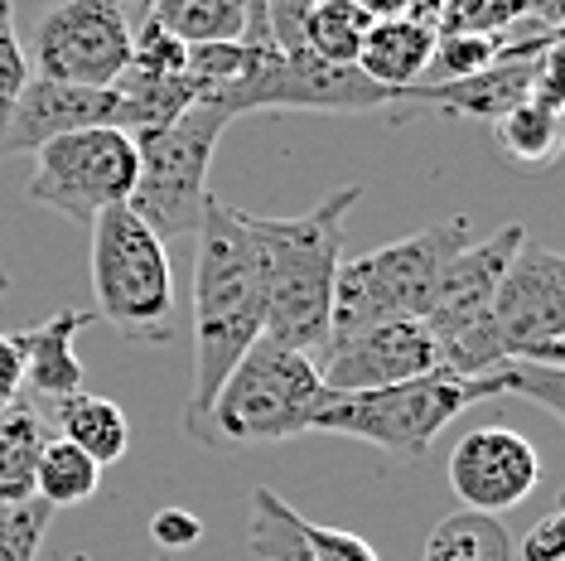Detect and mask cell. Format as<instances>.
Returning a JSON list of instances; mask_svg holds the SVG:
<instances>
[{
	"label": "cell",
	"instance_id": "cell-1",
	"mask_svg": "<svg viewBox=\"0 0 565 561\" xmlns=\"http://www.w3.org/2000/svg\"><path fill=\"white\" fill-rule=\"evenodd\" d=\"M194 257V392L184 402V431L203 445V421L237 359L266 335V252L252 233V213L209 194Z\"/></svg>",
	"mask_w": 565,
	"mask_h": 561
},
{
	"label": "cell",
	"instance_id": "cell-2",
	"mask_svg": "<svg viewBox=\"0 0 565 561\" xmlns=\"http://www.w3.org/2000/svg\"><path fill=\"white\" fill-rule=\"evenodd\" d=\"M493 398H526L542 406L546 416H565V373L546 363H518V359L488 368V373H449V368H435V373L396 382V388L329 398L310 431L367 441L387 455L420 461L430 451V441L459 412L493 402Z\"/></svg>",
	"mask_w": 565,
	"mask_h": 561
},
{
	"label": "cell",
	"instance_id": "cell-3",
	"mask_svg": "<svg viewBox=\"0 0 565 561\" xmlns=\"http://www.w3.org/2000/svg\"><path fill=\"white\" fill-rule=\"evenodd\" d=\"M363 199V184H343L324 194L300 219H256L252 233L266 252V335L280 349L310 353L319 363L329 349L333 280L343 266V219Z\"/></svg>",
	"mask_w": 565,
	"mask_h": 561
},
{
	"label": "cell",
	"instance_id": "cell-4",
	"mask_svg": "<svg viewBox=\"0 0 565 561\" xmlns=\"http://www.w3.org/2000/svg\"><path fill=\"white\" fill-rule=\"evenodd\" d=\"M469 237V219H449L420 227L411 237H396L377 252L343 262L333 280V310H329V343H343L372 325L392 320H426L440 272L449 266Z\"/></svg>",
	"mask_w": 565,
	"mask_h": 561
},
{
	"label": "cell",
	"instance_id": "cell-5",
	"mask_svg": "<svg viewBox=\"0 0 565 561\" xmlns=\"http://www.w3.org/2000/svg\"><path fill=\"white\" fill-rule=\"evenodd\" d=\"M324 402L329 388L310 353L256 339L217 388L203 421V445H271L305 436Z\"/></svg>",
	"mask_w": 565,
	"mask_h": 561
},
{
	"label": "cell",
	"instance_id": "cell-6",
	"mask_svg": "<svg viewBox=\"0 0 565 561\" xmlns=\"http://www.w3.org/2000/svg\"><path fill=\"white\" fill-rule=\"evenodd\" d=\"M93 296L97 320L140 343L174 339V276L164 237L126 203L93 219Z\"/></svg>",
	"mask_w": 565,
	"mask_h": 561
},
{
	"label": "cell",
	"instance_id": "cell-7",
	"mask_svg": "<svg viewBox=\"0 0 565 561\" xmlns=\"http://www.w3.org/2000/svg\"><path fill=\"white\" fill-rule=\"evenodd\" d=\"M233 126L227 112L194 102L184 117H174L160 131H140L136 140V189L126 209L156 237H194L203 203H209V165L223 131Z\"/></svg>",
	"mask_w": 565,
	"mask_h": 561
},
{
	"label": "cell",
	"instance_id": "cell-8",
	"mask_svg": "<svg viewBox=\"0 0 565 561\" xmlns=\"http://www.w3.org/2000/svg\"><path fill=\"white\" fill-rule=\"evenodd\" d=\"M522 237L526 227L508 223L493 237L465 242L440 272V286H435V300L420 325L430 329L435 349H440V368H449V373H488V368L508 363L498 353L488 315H493L498 280H503L512 252L522 247Z\"/></svg>",
	"mask_w": 565,
	"mask_h": 561
},
{
	"label": "cell",
	"instance_id": "cell-9",
	"mask_svg": "<svg viewBox=\"0 0 565 561\" xmlns=\"http://www.w3.org/2000/svg\"><path fill=\"white\" fill-rule=\"evenodd\" d=\"M136 140L117 126H87L68 131L34 150V170L24 184V199L34 209H49L58 219L93 227L97 213L117 209L136 189Z\"/></svg>",
	"mask_w": 565,
	"mask_h": 561
},
{
	"label": "cell",
	"instance_id": "cell-10",
	"mask_svg": "<svg viewBox=\"0 0 565 561\" xmlns=\"http://www.w3.org/2000/svg\"><path fill=\"white\" fill-rule=\"evenodd\" d=\"M493 339L503 359L561 368L565 359V262L561 252L522 237L493 296Z\"/></svg>",
	"mask_w": 565,
	"mask_h": 561
},
{
	"label": "cell",
	"instance_id": "cell-11",
	"mask_svg": "<svg viewBox=\"0 0 565 561\" xmlns=\"http://www.w3.org/2000/svg\"><path fill=\"white\" fill-rule=\"evenodd\" d=\"M34 78L111 87L131 63V24L117 0H58L30 40Z\"/></svg>",
	"mask_w": 565,
	"mask_h": 561
},
{
	"label": "cell",
	"instance_id": "cell-12",
	"mask_svg": "<svg viewBox=\"0 0 565 561\" xmlns=\"http://www.w3.org/2000/svg\"><path fill=\"white\" fill-rule=\"evenodd\" d=\"M542 484V455L512 426H473L449 451V489L473 514L503 518Z\"/></svg>",
	"mask_w": 565,
	"mask_h": 561
},
{
	"label": "cell",
	"instance_id": "cell-13",
	"mask_svg": "<svg viewBox=\"0 0 565 561\" xmlns=\"http://www.w3.org/2000/svg\"><path fill=\"white\" fill-rule=\"evenodd\" d=\"M435 368H440V349H435L430 329L420 320H392L343 343H329L319 359V378H324L329 398H349V392H377L426 378Z\"/></svg>",
	"mask_w": 565,
	"mask_h": 561
},
{
	"label": "cell",
	"instance_id": "cell-14",
	"mask_svg": "<svg viewBox=\"0 0 565 561\" xmlns=\"http://www.w3.org/2000/svg\"><path fill=\"white\" fill-rule=\"evenodd\" d=\"M87 126H117V93L111 87L49 83L30 73V83L6 117V131H0V160L20 156V150H40L68 131H87Z\"/></svg>",
	"mask_w": 565,
	"mask_h": 561
},
{
	"label": "cell",
	"instance_id": "cell-15",
	"mask_svg": "<svg viewBox=\"0 0 565 561\" xmlns=\"http://www.w3.org/2000/svg\"><path fill=\"white\" fill-rule=\"evenodd\" d=\"M556 54H561V44L546 49V54H532V59H498V63H488L483 73L459 78V83H411L402 93V117L416 107H426V112H440V117L498 121L536 93L546 63Z\"/></svg>",
	"mask_w": 565,
	"mask_h": 561
},
{
	"label": "cell",
	"instance_id": "cell-16",
	"mask_svg": "<svg viewBox=\"0 0 565 561\" xmlns=\"http://www.w3.org/2000/svg\"><path fill=\"white\" fill-rule=\"evenodd\" d=\"M247 552L256 561H377V552H372L363 538L305 518L300 508H290L276 489H266V484L252 489Z\"/></svg>",
	"mask_w": 565,
	"mask_h": 561
},
{
	"label": "cell",
	"instance_id": "cell-17",
	"mask_svg": "<svg viewBox=\"0 0 565 561\" xmlns=\"http://www.w3.org/2000/svg\"><path fill=\"white\" fill-rule=\"evenodd\" d=\"M435 20H440V0H426V6H411L406 15H387L372 20L363 49H358L353 68L363 73L367 83L392 87V93H406L411 83L426 78V63L435 54Z\"/></svg>",
	"mask_w": 565,
	"mask_h": 561
},
{
	"label": "cell",
	"instance_id": "cell-18",
	"mask_svg": "<svg viewBox=\"0 0 565 561\" xmlns=\"http://www.w3.org/2000/svg\"><path fill=\"white\" fill-rule=\"evenodd\" d=\"M97 315L83 310H58L44 325L20 329L24 343V388L40 406H58L63 398H78L83 392V359H78V335L93 325Z\"/></svg>",
	"mask_w": 565,
	"mask_h": 561
},
{
	"label": "cell",
	"instance_id": "cell-19",
	"mask_svg": "<svg viewBox=\"0 0 565 561\" xmlns=\"http://www.w3.org/2000/svg\"><path fill=\"white\" fill-rule=\"evenodd\" d=\"M493 140L498 150L518 165V170H542L556 160L561 150V54L546 63L536 93L512 107L508 117L493 121Z\"/></svg>",
	"mask_w": 565,
	"mask_h": 561
},
{
	"label": "cell",
	"instance_id": "cell-20",
	"mask_svg": "<svg viewBox=\"0 0 565 561\" xmlns=\"http://www.w3.org/2000/svg\"><path fill=\"white\" fill-rule=\"evenodd\" d=\"M54 441V421L34 398H15L0 412V504L34 499V465Z\"/></svg>",
	"mask_w": 565,
	"mask_h": 561
},
{
	"label": "cell",
	"instance_id": "cell-21",
	"mask_svg": "<svg viewBox=\"0 0 565 561\" xmlns=\"http://www.w3.org/2000/svg\"><path fill=\"white\" fill-rule=\"evenodd\" d=\"M54 436L78 445V451L102 465H117L126 451H131V421L111 398H97V392H78V398H63L54 406Z\"/></svg>",
	"mask_w": 565,
	"mask_h": 561
},
{
	"label": "cell",
	"instance_id": "cell-22",
	"mask_svg": "<svg viewBox=\"0 0 565 561\" xmlns=\"http://www.w3.org/2000/svg\"><path fill=\"white\" fill-rule=\"evenodd\" d=\"M184 49L247 40V0H156L150 15Z\"/></svg>",
	"mask_w": 565,
	"mask_h": 561
},
{
	"label": "cell",
	"instance_id": "cell-23",
	"mask_svg": "<svg viewBox=\"0 0 565 561\" xmlns=\"http://www.w3.org/2000/svg\"><path fill=\"white\" fill-rule=\"evenodd\" d=\"M420 561H518V552H512V532L503 528V518L459 508L435 522V532L420 547Z\"/></svg>",
	"mask_w": 565,
	"mask_h": 561
},
{
	"label": "cell",
	"instance_id": "cell-24",
	"mask_svg": "<svg viewBox=\"0 0 565 561\" xmlns=\"http://www.w3.org/2000/svg\"><path fill=\"white\" fill-rule=\"evenodd\" d=\"M367 30L372 15L358 0H315L310 20H305V44H310L315 59L333 63V68H353Z\"/></svg>",
	"mask_w": 565,
	"mask_h": 561
},
{
	"label": "cell",
	"instance_id": "cell-25",
	"mask_svg": "<svg viewBox=\"0 0 565 561\" xmlns=\"http://www.w3.org/2000/svg\"><path fill=\"white\" fill-rule=\"evenodd\" d=\"M97 479L102 469L87 461V455L78 451V445L68 441H49L40 465H34V499L49 504L58 514V508H73V504H87L97 494Z\"/></svg>",
	"mask_w": 565,
	"mask_h": 561
},
{
	"label": "cell",
	"instance_id": "cell-26",
	"mask_svg": "<svg viewBox=\"0 0 565 561\" xmlns=\"http://www.w3.org/2000/svg\"><path fill=\"white\" fill-rule=\"evenodd\" d=\"M498 54H503L498 34L493 40H488V34H435V54L426 63V78L430 83L473 78V73H483L488 63H498Z\"/></svg>",
	"mask_w": 565,
	"mask_h": 561
},
{
	"label": "cell",
	"instance_id": "cell-27",
	"mask_svg": "<svg viewBox=\"0 0 565 561\" xmlns=\"http://www.w3.org/2000/svg\"><path fill=\"white\" fill-rule=\"evenodd\" d=\"M518 20H526L522 0H440V20L435 30L440 34H503Z\"/></svg>",
	"mask_w": 565,
	"mask_h": 561
},
{
	"label": "cell",
	"instance_id": "cell-28",
	"mask_svg": "<svg viewBox=\"0 0 565 561\" xmlns=\"http://www.w3.org/2000/svg\"><path fill=\"white\" fill-rule=\"evenodd\" d=\"M49 522H54V508L40 499L0 504V561H34Z\"/></svg>",
	"mask_w": 565,
	"mask_h": 561
},
{
	"label": "cell",
	"instance_id": "cell-29",
	"mask_svg": "<svg viewBox=\"0 0 565 561\" xmlns=\"http://www.w3.org/2000/svg\"><path fill=\"white\" fill-rule=\"evenodd\" d=\"M131 73L140 78H184L189 68V49L174 40V34H164L156 20L140 24V34H131V63H126Z\"/></svg>",
	"mask_w": 565,
	"mask_h": 561
},
{
	"label": "cell",
	"instance_id": "cell-30",
	"mask_svg": "<svg viewBox=\"0 0 565 561\" xmlns=\"http://www.w3.org/2000/svg\"><path fill=\"white\" fill-rule=\"evenodd\" d=\"M24 83H30V59H24V44L15 34V0H0V131H6V117L24 93Z\"/></svg>",
	"mask_w": 565,
	"mask_h": 561
},
{
	"label": "cell",
	"instance_id": "cell-31",
	"mask_svg": "<svg viewBox=\"0 0 565 561\" xmlns=\"http://www.w3.org/2000/svg\"><path fill=\"white\" fill-rule=\"evenodd\" d=\"M315 0H266V40H271L276 54H310L305 44V20H310Z\"/></svg>",
	"mask_w": 565,
	"mask_h": 561
},
{
	"label": "cell",
	"instance_id": "cell-32",
	"mask_svg": "<svg viewBox=\"0 0 565 561\" xmlns=\"http://www.w3.org/2000/svg\"><path fill=\"white\" fill-rule=\"evenodd\" d=\"M150 538H156V547L164 557L189 552V547L203 542V518L194 508H160V514L150 518Z\"/></svg>",
	"mask_w": 565,
	"mask_h": 561
},
{
	"label": "cell",
	"instance_id": "cell-33",
	"mask_svg": "<svg viewBox=\"0 0 565 561\" xmlns=\"http://www.w3.org/2000/svg\"><path fill=\"white\" fill-rule=\"evenodd\" d=\"M512 552H518V561H565V514L561 508L546 514L522 542H512Z\"/></svg>",
	"mask_w": 565,
	"mask_h": 561
},
{
	"label": "cell",
	"instance_id": "cell-34",
	"mask_svg": "<svg viewBox=\"0 0 565 561\" xmlns=\"http://www.w3.org/2000/svg\"><path fill=\"white\" fill-rule=\"evenodd\" d=\"M24 392V343L20 335H0V412Z\"/></svg>",
	"mask_w": 565,
	"mask_h": 561
},
{
	"label": "cell",
	"instance_id": "cell-35",
	"mask_svg": "<svg viewBox=\"0 0 565 561\" xmlns=\"http://www.w3.org/2000/svg\"><path fill=\"white\" fill-rule=\"evenodd\" d=\"M526 6V15L532 20H542V24H551V30H561V6L565 0H522Z\"/></svg>",
	"mask_w": 565,
	"mask_h": 561
},
{
	"label": "cell",
	"instance_id": "cell-36",
	"mask_svg": "<svg viewBox=\"0 0 565 561\" xmlns=\"http://www.w3.org/2000/svg\"><path fill=\"white\" fill-rule=\"evenodd\" d=\"M117 6H121V10H126V6H140V10L150 15V6H156V0H117Z\"/></svg>",
	"mask_w": 565,
	"mask_h": 561
},
{
	"label": "cell",
	"instance_id": "cell-37",
	"mask_svg": "<svg viewBox=\"0 0 565 561\" xmlns=\"http://www.w3.org/2000/svg\"><path fill=\"white\" fill-rule=\"evenodd\" d=\"M6 290H10V272L0 266V300H6Z\"/></svg>",
	"mask_w": 565,
	"mask_h": 561
},
{
	"label": "cell",
	"instance_id": "cell-38",
	"mask_svg": "<svg viewBox=\"0 0 565 561\" xmlns=\"http://www.w3.org/2000/svg\"><path fill=\"white\" fill-rule=\"evenodd\" d=\"M156 561H174V557H164V552H160V557H156Z\"/></svg>",
	"mask_w": 565,
	"mask_h": 561
}]
</instances>
